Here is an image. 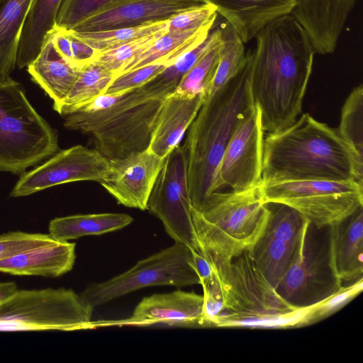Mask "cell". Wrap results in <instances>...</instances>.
Instances as JSON below:
<instances>
[{
	"label": "cell",
	"mask_w": 363,
	"mask_h": 363,
	"mask_svg": "<svg viewBox=\"0 0 363 363\" xmlns=\"http://www.w3.org/2000/svg\"><path fill=\"white\" fill-rule=\"evenodd\" d=\"M255 38L246 62L251 96L264 131L274 133L293 124L301 113L315 52L292 14L272 21Z\"/></svg>",
	"instance_id": "cell-1"
},
{
	"label": "cell",
	"mask_w": 363,
	"mask_h": 363,
	"mask_svg": "<svg viewBox=\"0 0 363 363\" xmlns=\"http://www.w3.org/2000/svg\"><path fill=\"white\" fill-rule=\"evenodd\" d=\"M354 181L363 184V157L337 128L303 113L264 139L262 183Z\"/></svg>",
	"instance_id": "cell-2"
},
{
	"label": "cell",
	"mask_w": 363,
	"mask_h": 363,
	"mask_svg": "<svg viewBox=\"0 0 363 363\" xmlns=\"http://www.w3.org/2000/svg\"><path fill=\"white\" fill-rule=\"evenodd\" d=\"M171 87L150 83L130 91L104 94L63 116L64 126L91 136L94 149L108 160L148 149L161 106Z\"/></svg>",
	"instance_id": "cell-3"
},
{
	"label": "cell",
	"mask_w": 363,
	"mask_h": 363,
	"mask_svg": "<svg viewBox=\"0 0 363 363\" xmlns=\"http://www.w3.org/2000/svg\"><path fill=\"white\" fill-rule=\"evenodd\" d=\"M247 67L206 100L188 128L187 179L193 207L200 210L218 191L221 160L236 128L253 108Z\"/></svg>",
	"instance_id": "cell-4"
},
{
	"label": "cell",
	"mask_w": 363,
	"mask_h": 363,
	"mask_svg": "<svg viewBox=\"0 0 363 363\" xmlns=\"http://www.w3.org/2000/svg\"><path fill=\"white\" fill-rule=\"evenodd\" d=\"M218 279L223 308L213 327H301L306 308L282 298L255 265L250 252L231 260L208 259Z\"/></svg>",
	"instance_id": "cell-5"
},
{
	"label": "cell",
	"mask_w": 363,
	"mask_h": 363,
	"mask_svg": "<svg viewBox=\"0 0 363 363\" xmlns=\"http://www.w3.org/2000/svg\"><path fill=\"white\" fill-rule=\"evenodd\" d=\"M269 208L259 186L243 191H215L192 218L200 252L231 260L250 252L264 230Z\"/></svg>",
	"instance_id": "cell-6"
},
{
	"label": "cell",
	"mask_w": 363,
	"mask_h": 363,
	"mask_svg": "<svg viewBox=\"0 0 363 363\" xmlns=\"http://www.w3.org/2000/svg\"><path fill=\"white\" fill-rule=\"evenodd\" d=\"M59 150L57 133L31 106L21 85L0 81V172L23 174Z\"/></svg>",
	"instance_id": "cell-7"
},
{
	"label": "cell",
	"mask_w": 363,
	"mask_h": 363,
	"mask_svg": "<svg viewBox=\"0 0 363 363\" xmlns=\"http://www.w3.org/2000/svg\"><path fill=\"white\" fill-rule=\"evenodd\" d=\"M93 311L72 289H17L0 301V330L89 329Z\"/></svg>",
	"instance_id": "cell-8"
},
{
	"label": "cell",
	"mask_w": 363,
	"mask_h": 363,
	"mask_svg": "<svg viewBox=\"0 0 363 363\" xmlns=\"http://www.w3.org/2000/svg\"><path fill=\"white\" fill-rule=\"evenodd\" d=\"M259 188L265 203L290 206L318 229L340 223L363 207V184L354 181H286Z\"/></svg>",
	"instance_id": "cell-9"
},
{
	"label": "cell",
	"mask_w": 363,
	"mask_h": 363,
	"mask_svg": "<svg viewBox=\"0 0 363 363\" xmlns=\"http://www.w3.org/2000/svg\"><path fill=\"white\" fill-rule=\"evenodd\" d=\"M200 284L192 262V250L174 244L137 262L128 271L104 282L93 283L80 294L94 309L114 298L152 286L177 287Z\"/></svg>",
	"instance_id": "cell-10"
},
{
	"label": "cell",
	"mask_w": 363,
	"mask_h": 363,
	"mask_svg": "<svg viewBox=\"0 0 363 363\" xmlns=\"http://www.w3.org/2000/svg\"><path fill=\"white\" fill-rule=\"evenodd\" d=\"M187 179V150L177 146L165 157L150 194L147 210L158 218L176 242L200 252L192 218Z\"/></svg>",
	"instance_id": "cell-11"
},
{
	"label": "cell",
	"mask_w": 363,
	"mask_h": 363,
	"mask_svg": "<svg viewBox=\"0 0 363 363\" xmlns=\"http://www.w3.org/2000/svg\"><path fill=\"white\" fill-rule=\"evenodd\" d=\"M342 286L330 267L328 238L324 243L318 241L310 224L276 291L291 306L305 308L325 300Z\"/></svg>",
	"instance_id": "cell-12"
},
{
	"label": "cell",
	"mask_w": 363,
	"mask_h": 363,
	"mask_svg": "<svg viewBox=\"0 0 363 363\" xmlns=\"http://www.w3.org/2000/svg\"><path fill=\"white\" fill-rule=\"evenodd\" d=\"M267 204L269 216L266 227L250 253L262 274L275 289L311 223L290 206L277 203Z\"/></svg>",
	"instance_id": "cell-13"
},
{
	"label": "cell",
	"mask_w": 363,
	"mask_h": 363,
	"mask_svg": "<svg viewBox=\"0 0 363 363\" xmlns=\"http://www.w3.org/2000/svg\"><path fill=\"white\" fill-rule=\"evenodd\" d=\"M110 172L109 160L95 149L77 145L57 152L43 164L22 174L11 196H28L72 182L100 183L108 177Z\"/></svg>",
	"instance_id": "cell-14"
},
{
	"label": "cell",
	"mask_w": 363,
	"mask_h": 363,
	"mask_svg": "<svg viewBox=\"0 0 363 363\" xmlns=\"http://www.w3.org/2000/svg\"><path fill=\"white\" fill-rule=\"evenodd\" d=\"M264 132L260 110L255 105L225 150L219 167L218 191L230 188L239 192L260 185Z\"/></svg>",
	"instance_id": "cell-15"
},
{
	"label": "cell",
	"mask_w": 363,
	"mask_h": 363,
	"mask_svg": "<svg viewBox=\"0 0 363 363\" xmlns=\"http://www.w3.org/2000/svg\"><path fill=\"white\" fill-rule=\"evenodd\" d=\"M165 157L149 149L125 157L109 160L111 172L99 184L126 207L147 210V203Z\"/></svg>",
	"instance_id": "cell-16"
},
{
	"label": "cell",
	"mask_w": 363,
	"mask_h": 363,
	"mask_svg": "<svg viewBox=\"0 0 363 363\" xmlns=\"http://www.w3.org/2000/svg\"><path fill=\"white\" fill-rule=\"evenodd\" d=\"M202 4L204 3L199 0H117L82 21L72 30L99 31L164 21Z\"/></svg>",
	"instance_id": "cell-17"
},
{
	"label": "cell",
	"mask_w": 363,
	"mask_h": 363,
	"mask_svg": "<svg viewBox=\"0 0 363 363\" xmlns=\"http://www.w3.org/2000/svg\"><path fill=\"white\" fill-rule=\"evenodd\" d=\"M125 322L132 325L206 327L203 297L182 290L153 294L143 298Z\"/></svg>",
	"instance_id": "cell-18"
},
{
	"label": "cell",
	"mask_w": 363,
	"mask_h": 363,
	"mask_svg": "<svg viewBox=\"0 0 363 363\" xmlns=\"http://www.w3.org/2000/svg\"><path fill=\"white\" fill-rule=\"evenodd\" d=\"M206 100L203 94L189 95L173 91L164 100L148 149L161 157L178 146Z\"/></svg>",
	"instance_id": "cell-19"
},
{
	"label": "cell",
	"mask_w": 363,
	"mask_h": 363,
	"mask_svg": "<svg viewBox=\"0 0 363 363\" xmlns=\"http://www.w3.org/2000/svg\"><path fill=\"white\" fill-rule=\"evenodd\" d=\"M213 6L247 43L272 21L291 14L297 0H199Z\"/></svg>",
	"instance_id": "cell-20"
},
{
	"label": "cell",
	"mask_w": 363,
	"mask_h": 363,
	"mask_svg": "<svg viewBox=\"0 0 363 363\" xmlns=\"http://www.w3.org/2000/svg\"><path fill=\"white\" fill-rule=\"evenodd\" d=\"M329 260L335 276L354 281L363 273V210L359 208L343 221L327 228Z\"/></svg>",
	"instance_id": "cell-21"
},
{
	"label": "cell",
	"mask_w": 363,
	"mask_h": 363,
	"mask_svg": "<svg viewBox=\"0 0 363 363\" xmlns=\"http://www.w3.org/2000/svg\"><path fill=\"white\" fill-rule=\"evenodd\" d=\"M75 247L74 243L54 240L0 259V272L12 275L58 277L72 269Z\"/></svg>",
	"instance_id": "cell-22"
},
{
	"label": "cell",
	"mask_w": 363,
	"mask_h": 363,
	"mask_svg": "<svg viewBox=\"0 0 363 363\" xmlns=\"http://www.w3.org/2000/svg\"><path fill=\"white\" fill-rule=\"evenodd\" d=\"M27 68L32 80L53 100L55 110L67 98L79 73V69L57 51L48 35L40 52Z\"/></svg>",
	"instance_id": "cell-23"
},
{
	"label": "cell",
	"mask_w": 363,
	"mask_h": 363,
	"mask_svg": "<svg viewBox=\"0 0 363 363\" xmlns=\"http://www.w3.org/2000/svg\"><path fill=\"white\" fill-rule=\"evenodd\" d=\"M63 0H33L24 20L16 55V67H27L38 56L57 25Z\"/></svg>",
	"instance_id": "cell-24"
},
{
	"label": "cell",
	"mask_w": 363,
	"mask_h": 363,
	"mask_svg": "<svg viewBox=\"0 0 363 363\" xmlns=\"http://www.w3.org/2000/svg\"><path fill=\"white\" fill-rule=\"evenodd\" d=\"M133 220L125 213H103L77 214L52 220L48 226L49 235L55 240L67 242L91 235L122 229Z\"/></svg>",
	"instance_id": "cell-25"
},
{
	"label": "cell",
	"mask_w": 363,
	"mask_h": 363,
	"mask_svg": "<svg viewBox=\"0 0 363 363\" xmlns=\"http://www.w3.org/2000/svg\"><path fill=\"white\" fill-rule=\"evenodd\" d=\"M213 26L209 25L196 30L165 32L152 45L127 63L118 75L155 62H162L169 65L182 54L203 42Z\"/></svg>",
	"instance_id": "cell-26"
},
{
	"label": "cell",
	"mask_w": 363,
	"mask_h": 363,
	"mask_svg": "<svg viewBox=\"0 0 363 363\" xmlns=\"http://www.w3.org/2000/svg\"><path fill=\"white\" fill-rule=\"evenodd\" d=\"M33 0H0V81L16 67L22 26Z\"/></svg>",
	"instance_id": "cell-27"
},
{
	"label": "cell",
	"mask_w": 363,
	"mask_h": 363,
	"mask_svg": "<svg viewBox=\"0 0 363 363\" xmlns=\"http://www.w3.org/2000/svg\"><path fill=\"white\" fill-rule=\"evenodd\" d=\"M114 75L99 64L91 62L79 69L69 94L55 111L62 116L76 111L105 94Z\"/></svg>",
	"instance_id": "cell-28"
},
{
	"label": "cell",
	"mask_w": 363,
	"mask_h": 363,
	"mask_svg": "<svg viewBox=\"0 0 363 363\" xmlns=\"http://www.w3.org/2000/svg\"><path fill=\"white\" fill-rule=\"evenodd\" d=\"M219 29L218 65L207 99L237 76L247 62L244 42L235 30L227 21Z\"/></svg>",
	"instance_id": "cell-29"
},
{
	"label": "cell",
	"mask_w": 363,
	"mask_h": 363,
	"mask_svg": "<svg viewBox=\"0 0 363 363\" xmlns=\"http://www.w3.org/2000/svg\"><path fill=\"white\" fill-rule=\"evenodd\" d=\"M167 21L147 23L135 27L106 30L77 32L68 30L78 40L94 48L97 52L105 51L130 40L167 31Z\"/></svg>",
	"instance_id": "cell-30"
},
{
	"label": "cell",
	"mask_w": 363,
	"mask_h": 363,
	"mask_svg": "<svg viewBox=\"0 0 363 363\" xmlns=\"http://www.w3.org/2000/svg\"><path fill=\"white\" fill-rule=\"evenodd\" d=\"M220 43V29L218 28L210 32L207 38L199 45L179 56L148 83L175 89L182 78L196 62L208 50Z\"/></svg>",
	"instance_id": "cell-31"
},
{
	"label": "cell",
	"mask_w": 363,
	"mask_h": 363,
	"mask_svg": "<svg viewBox=\"0 0 363 363\" xmlns=\"http://www.w3.org/2000/svg\"><path fill=\"white\" fill-rule=\"evenodd\" d=\"M220 43L208 50L184 74L175 91L189 95L203 94L207 99L218 65Z\"/></svg>",
	"instance_id": "cell-32"
},
{
	"label": "cell",
	"mask_w": 363,
	"mask_h": 363,
	"mask_svg": "<svg viewBox=\"0 0 363 363\" xmlns=\"http://www.w3.org/2000/svg\"><path fill=\"white\" fill-rule=\"evenodd\" d=\"M337 130L357 152L363 157V85L354 87L346 99Z\"/></svg>",
	"instance_id": "cell-33"
},
{
	"label": "cell",
	"mask_w": 363,
	"mask_h": 363,
	"mask_svg": "<svg viewBox=\"0 0 363 363\" xmlns=\"http://www.w3.org/2000/svg\"><path fill=\"white\" fill-rule=\"evenodd\" d=\"M165 32L167 31L145 35L116 48L99 52L93 62L116 77L127 63L152 45Z\"/></svg>",
	"instance_id": "cell-34"
},
{
	"label": "cell",
	"mask_w": 363,
	"mask_h": 363,
	"mask_svg": "<svg viewBox=\"0 0 363 363\" xmlns=\"http://www.w3.org/2000/svg\"><path fill=\"white\" fill-rule=\"evenodd\" d=\"M48 36L57 51L79 69L93 62L97 54L94 48L74 37L68 30L55 26Z\"/></svg>",
	"instance_id": "cell-35"
},
{
	"label": "cell",
	"mask_w": 363,
	"mask_h": 363,
	"mask_svg": "<svg viewBox=\"0 0 363 363\" xmlns=\"http://www.w3.org/2000/svg\"><path fill=\"white\" fill-rule=\"evenodd\" d=\"M363 289L362 277L342 287L325 300L306 308L302 326L313 324L335 313L357 296Z\"/></svg>",
	"instance_id": "cell-36"
},
{
	"label": "cell",
	"mask_w": 363,
	"mask_h": 363,
	"mask_svg": "<svg viewBox=\"0 0 363 363\" xmlns=\"http://www.w3.org/2000/svg\"><path fill=\"white\" fill-rule=\"evenodd\" d=\"M117 0H63L56 26L72 30L82 21Z\"/></svg>",
	"instance_id": "cell-37"
},
{
	"label": "cell",
	"mask_w": 363,
	"mask_h": 363,
	"mask_svg": "<svg viewBox=\"0 0 363 363\" xmlns=\"http://www.w3.org/2000/svg\"><path fill=\"white\" fill-rule=\"evenodd\" d=\"M167 65L162 62H155L121 74L114 77L105 94L138 89L157 77Z\"/></svg>",
	"instance_id": "cell-38"
},
{
	"label": "cell",
	"mask_w": 363,
	"mask_h": 363,
	"mask_svg": "<svg viewBox=\"0 0 363 363\" xmlns=\"http://www.w3.org/2000/svg\"><path fill=\"white\" fill-rule=\"evenodd\" d=\"M216 9L209 4L182 11L167 20V32L196 30L214 25L217 18Z\"/></svg>",
	"instance_id": "cell-39"
},
{
	"label": "cell",
	"mask_w": 363,
	"mask_h": 363,
	"mask_svg": "<svg viewBox=\"0 0 363 363\" xmlns=\"http://www.w3.org/2000/svg\"><path fill=\"white\" fill-rule=\"evenodd\" d=\"M49 234L10 232L0 235V259L53 242Z\"/></svg>",
	"instance_id": "cell-40"
},
{
	"label": "cell",
	"mask_w": 363,
	"mask_h": 363,
	"mask_svg": "<svg viewBox=\"0 0 363 363\" xmlns=\"http://www.w3.org/2000/svg\"><path fill=\"white\" fill-rule=\"evenodd\" d=\"M306 7L322 11H337L352 6L357 0H298Z\"/></svg>",
	"instance_id": "cell-41"
},
{
	"label": "cell",
	"mask_w": 363,
	"mask_h": 363,
	"mask_svg": "<svg viewBox=\"0 0 363 363\" xmlns=\"http://www.w3.org/2000/svg\"><path fill=\"white\" fill-rule=\"evenodd\" d=\"M17 289V286L15 282L9 281L0 283V301L11 296Z\"/></svg>",
	"instance_id": "cell-42"
}]
</instances>
